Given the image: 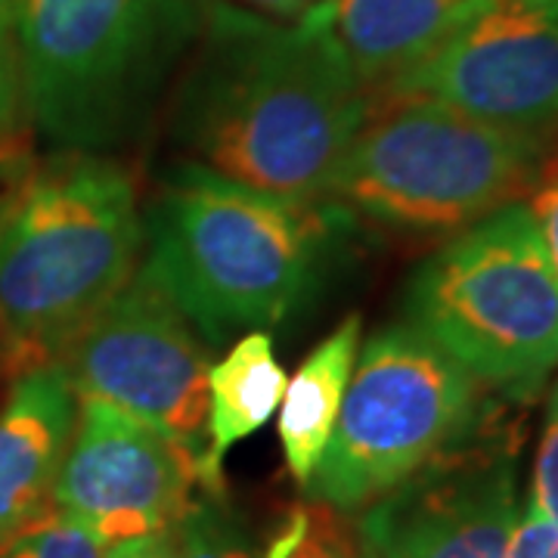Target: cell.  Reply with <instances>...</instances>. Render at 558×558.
<instances>
[{
    "label": "cell",
    "mask_w": 558,
    "mask_h": 558,
    "mask_svg": "<svg viewBox=\"0 0 558 558\" xmlns=\"http://www.w3.org/2000/svg\"><path fill=\"white\" fill-rule=\"evenodd\" d=\"M527 208L537 220L539 236L546 242V252L558 274V153H546L539 161L537 178L527 190Z\"/></svg>",
    "instance_id": "obj_21"
},
{
    "label": "cell",
    "mask_w": 558,
    "mask_h": 558,
    "mask_svg": "<svg viewBox=\"0 0 558 558\" xmlns=\"http://www.w3.org/2000/svg\"><path fill=\"white\" fill-rule=\"evenodd\" d=\"M242 10H252L258 16L277 22H301L311 13H317L319 7H326L329 0H236Z\"/></svg>",
    "instance_id": "obj_22"
},
{
    "label": "cell",
    "mask_w": 558,
    "mask_h": 558,
    "mask_svg": "<svg viewBox=\"0 0 558 558\" xmlns=\"http://www.w3.org/2000/svg\"><path fill=\"white\" fill-rule=\"evenodd\" d=\"M484 3L487 0H329L317 16L373 97L428 60Z\"/></svg>",
    "instance_id": "obj_13"
},
{
    "label": "cell",
    "mask_w": 558,
    "mask_h": 558,
    "mask_svg": "<svg viewBox=\"0 0 558 558\" xmlns=\"http://www.w3.org/2000/svg\"><path fill=\"white\" fill-rule=\"evenodd\" d=\"M168 549H171V531H161L149 537L112 543L106 558H168Z\"/></svg>",
    "instance_id": "obj_23"
},
{
    "label": "cell",
    "mask_w": 558,
    "mask_h": 558,
    "mask_svg": "<svg viewBox=\"0 0 558 558\" xmlns=\"http://www.w3.org/2000/svg\"><path fill=\"white\" fill-rule=\"evenodd\" d=\"M57 363L78 400H106L205 453L208 354L178 307L140 274L62 348Z\"/></svg>",
    "instance_id": "obj_8"
},
{
    "label": "cell",
    "mask_w": 558,
    "mask_h": 558,
    "mask_svg": "<svg viewBox=\"0 0 558 558\" xmlns=\"http://www.w3.org/2000/svg\"><path fill=\"white\" fill-rule=\"evenodd\" d=\"M360 329H363V319L357 314L341 319L339 326L301 360L295 376L286 381L277 432L286 465L292 478L299 481V487L311 481L326 444L332 438L336 418H339L354 366H357Z\"/></svg>",
    "instance_id": "obj_14"
},
{
    "label": "cell",
    "mask_w": 558,
    "mask_h": 558,
    "mask_svg": "<svg viewBox=\"0 0 558 558\" xmlns=\"http://www.w3.org/2000/svg\"><path fill=\"white\" fill-rule=\"evenodd\" d=\"M354 218L329 199H289L180 161L143 220L153 282L208 344L267 332L311 301Z\"/></svg>",
    "instance_id": "obj_2"
},
{
    "label": "cell",
    "mask_w": 558,
    "mask_h": 558,
    "mask_svg": "<svg viewBox=\"0 0 558 558\" xmlns=\"http://www.w3.org/2000/svg\"><path fill=\"white\" fill-rule=\"evenodd\" d=\"M373 97H425L543 137L558 124V0H487Z\"/></svg>",
    "instance_id": "obj_10"
},
{
    "label": "cell",
    "mask_w": 558,
    "mask_h": 558,
    "mask_svg": "<svg viewBox=\"0 0 558 558\" xmlns=\"http://www.w3.org/2000/svg\"><path fill=\"white\" fill-rule=\"evenodd\" d=\"M28 121L62 149L137 137L196 35L190 0H13Z\"/></svg>",
    "instance_id": "obj_4"
},
{
    "label": "cell",
    "mask_w": 558,
    "mask_h": 558,
    "mask_svg": "<svg viewBox=\"0 0 558 558\" xmlns=\"http://www.w3.org/2000/svg\"><path fill=\"white\" fill-rule=\"evenodd\" d=\"M202 487V453L97 398L78 400L53 484L62 515L87 521L106 546L171 531Z\"/></svg>",
    "instance_id": "obj_11"
},
{
    "label": "cell",
    "mask_w": 558,
    "mask_h": 558,
    "mask_svg": "<svg viewBox=\"0 0 558 558\" xmlns=\"http://www.w3.org/2000/svg\"><path fill=\"white\" fill-rule=\"evenodd\" d=\"M286 381V369L267 332H245L227 357L208 366V447L202 453L205 490L220 494V462L277 413Z\"/></svg>",
    "instance_id": "obj_15"
},
{
    "label": "cell",
    "mask_w": 558,
    "mask_h": 558,
    "mask_svg": "<svg viewBox=\"0 0 558 558\" xmlns=\"http://www.w3.org/2000/svg\"><path fill=\"white\" fill-rule=\"evenodd\" d=\"M196 35L171 109L180 149L242 186L326 199L373 97L323 20L277 22L211 0Z\"/></svg>",
    "instance_id": "obj_1"
},
{
    "label": "cell",
    "mask_w": 558,
    "mask_h": 558,
    "mask_svg": "<svg viewBox=\"0 0 558 558\" xmlns=\"http://www.w3.org/2000/svg\"><path fill=\"white\" fill-rule=\"evenodd\" d=\"M339 515L323 502H311L267 543L264 558H357L354 534H348Z\"/></svg>",
    "instance_id": "obj_17"
},
{
    "label": "cell",
    "mask_w": 558,
    "mask_h": 558,
    "mask_svg": "<svg viewBox=\"0 0 558 558\" xmlns=\"http://www.w3.org/2000/svg\"><path fill=\"white\" fill-rule=\"evenodd\" d=\"M410 323L481 385L531 395L558 369V274L527 202L453 233L407 282Z\"/></svg>",
    "instance_id": "obj_6"
},
{
    "label": "cell",
    "mask_w": 558,
    "mask_h": 558,
    "mask_svg": "<svg viewBox=\"0 0 558 558\" xmlns=\"http://www.w3.org/2000/svg\"><path fill=\"white\" fill-rule=\"evenodd\" d=\"M519 521L515 440L481 422L360 509L357 558H506Z\"/></svg>",
    "instance_id": "obj_9"
},
{
    "label": "cell",
    "mask_w": 558,
    "mask_h": 558,
    "mask_svg": "<svg viewBox=\"0 0 558 558\" xmlns=\"http://www.w3.org/2000/svg\"><path fill=\"white\" fill-rule=\"evenodd\" d=\"M0 558H106V543L87 521L53 509L13 539Z\"/></svg>",
    "instance_id": "obj_18"
},
{
    "label": "cell",
    "mask_w": 558,
    "mask_h": 558,
    "mask_svg": "<svg viewBox=\"0 0 558 558\" xmlns=\"http://www.w3.org/2000/svg\"><path fill=\"white\" fill-rule=\"evenodd\" d=\"M481 422V381L410 323H391L360 348L332 438L304 494L336 512H360Z\"/></svg>",
    "instance_id": "obj_7"
},
{
    "label": "cell",
    "mask_w": 558,
    "mask_h": 558,
    "mask_svg": "<svg viewBox=\"0 0 558 558\" xmlns=\"http://www.w3.org/2000/svg\"><path fill=\"white\" fill-rule=\"evenodd\" d=\"M546 140L425 97H373L326 199L407 233H459L527 196Z\"/></svg>",
    "instance_id": "obj_5"
},
{
    "label": "cell",
    "mask_w": 558,
    "mask_h": 558,
    "mask_svg": "<svg viewBox=\"0 0 558 558\" xmlns=\"http://www.w3.org/2000/svg\"><path fill=\"white\" fill-rule=\"evenodd\" d=\"M28 124L25 90H22L20 44L13 22V0H0V159L22 149Z\"/></svg>",
    "instance_id": "obj_19"
},
{
    "label": "cell",
    "mask_w": 558,
    "mask_h": 558,
    "mask_svg": "<svg viewBox=\"0 0 558 558\" xmlns=\"http://www.w3.org/2000/svg\"><path fill=\"white\" fill-rule=\"evenodd\" d=\"M75 418L78 395L60 363L16 376L0 410V553L57 509L53 484Z\"/></svg>",
    "instance_id": "obj_12"
},
{
    "label": "cell",
    "mask_w": 558,
    "mask_h": 558,
    "mask_svg": "<svg viewBox=\"0 0 558 558\" xmlns=\"http://www.w3.org/2000/svg\"><path fill=\"white\" fill-rule=\"evenodd\" d=\"M137 186L102 153L65 149L0 202V357L10 373L62 348L134 279Z\"/></svg>",
    "instance_id": "obj_3"
},
{
    "label": "cell",
    "mask_w": 558,
    "mask_h": 558,
    "mask_svg": "<svg viewBox=\"0 0 558 558\" xmlns=\"http://www.w3.org/2000/svg\"><path fill=\"white\" fill-rule=\"evenodd\" d=\"M258 539L223 502L220 494L205 490L171 527L168 558H264Z\"/></svg>",
    "instance_id": "obj_16"
},
{
    "label": "cell",
    "mask_w": 558,
    "mask_h": 558,
    "mask_svg": "<svg viewBox=\"0 0 558 558\" xmlns=\"http://www.w3.org/2000/svg\"><path fill=\"white\" fill-rule=\"evenodd\" d=\"M531 497L558 524V379L553 385V395H549V407H546Z\"/></svg>",
    "instance_id": "obj_20"
}]
</instances>
